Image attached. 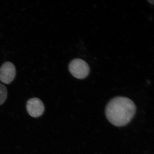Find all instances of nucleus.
<instances>
[{
    "mask_svg": "<svg viewBox=\"0 0 154 154\" xmlns=\"http://www.w3.org/2000/svg\"><path fill=\"white\" fill-rule=\"evenodd\" d=\"M16 75L15 66L11 62H5L0 67V81L3 83L10 84L14 80Z\"/></svg>",
    "mask_w": 154,
    "mask_h": 154,
    "instance_id": "7ed1b4c3",
    "label": "nucleus"
},
{
    "mask_svg": "<svg viewBox=\"0 0 154 154\" xmlns=\"http://www.w3.org/2000/svg\"><path fill=\"white\" fill-rule=\"evenodd\" d=\"M69 72L72 76L80 79L86 78L90 71L88 63L80 59L73 60L69 64Z\"/></svg>",
    "mask_w": 154,
    "mask_h": 154,
    "instance_id": "f03ea898",
    "label": "nucleus"
},
{
    "mask_svg": "<svg viewBox=\"0 0 154 154\" xmlns=\"http://www.w3.org/2000/svg\"><path fill=\"white\" fill-rule=\"evenodd\" d=\"M26 109L31 116L36 118L43 114L45 107L41 100L37 98H33L27 101Z\"/></svg>",
    "mask_w": 154,
    "mask_h": 154,
    "instance_id": "20e7f679",
    "label": "nucleus"
},
{
    "mask_svg": "<svg viewBox=\"0 0 154 154\" xmlns=\"http://www.w3.org/2000/svg\"><path fill=\"white\" fill-rule=\"evenodd\" d=\"M8 91L6 87L0 83V106L2 105L6 100Z\"/></svg>",
    "mask_w": 154,
    "mask_h": 154,
    "instance_id": "39448f33",
    "label": "nucleus"
},
{
    "mask_svg": "<svg viewBox=\"0 0 154 154\" xmlns=\"http://www.w3.org/2000/svg\"><path fill=\"white\" fill-rule=\"evenodd\" d=\"M136 107L128 98L119 96L113 98L105 109L106 117L112 124L117 127L126 126L133 118Z\"/></svg>",
    "mask_w": 154,
    "mask_h": 154,
    "instance_id": "f257e3e1",
    "label": "nucleus"
}]
</instances>
